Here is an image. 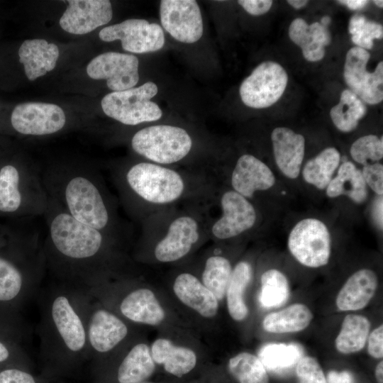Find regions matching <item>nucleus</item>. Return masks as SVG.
<instances>
[{
	"label": "nucleus",
	"instance_id": "obj_39",
	"mask_svg": "<svg viewBox=\"0 0 383 383\" xmlns=\"http://www.w3.org/2000/svg\"><path fill=\"white\" fill-rule=\"evenodd\" d=\"M348 30L353 43L366 50L372 48L374 39H382L383 36V27L381 24L368 20L360 13L351 17Z\"/></svg>",
	"mask_w": 383,
	"mask_h": 383
},
{
	"label": "nucleus",
	"instance_id": "obj_2",
	"mask_svg": "<svg viewBox=\"0 0 383 383\" xmlns=\"http://www.w3.org/2000/svg\"><path fill=\"white\" fill-rule=\"evenodd\" d=\"M38 294L43 359L49 365L60 368L88 360L84 318L87 290L56 282Z\"/></svg>",
	"mask_w": 383,
	"mask_h": 383
},
{
	"label": "nucleus",
	"instance_id": "obj_28",
	"mask_svg": "<svg viewBox=\"0 0 383 383\" xmlns=\"http://www.w3.org/2000/svg\"><path fill=\"white\" fill-rule=\"evenodd\" d=\"M289 36L301 48L304 58L309 62L322 60L325 55V47L331 43L327 27L318 22L309 25L300 18H295L289 25Z\"/></svg>",
	"mask_w": 383,
	"mask_h": 383
},
{
	"label": "nucleus",
	"instance_id": "obj_45",
	"mask_svg": "<svg viewBox=\"0 0 383 383\" xmlns=\"http://www.w3.org/2000/svg\"><path fill=\"white\" fill-rule=\"evenodd\" d=\"M238 3L252 16L266 13L272 6V1L270 0H239Z\"/></svg>",
	"mask_w": 383,
	"mask_h": 383
},
{
	"label": "nucleus",
	"instance_id": "obj_49",
	"mask_svg": "<svg viewBox=\"0 0 383 383\" xmlns=\"http://www.w3.org/2000/svg\"><path fill=\"white\" fill-rule=\"evenodd\" d=\"M375 377L377 383H383V362L380 361L375 368Z\"/></svg>",
	"mask_w": 383,
	"mask_h": 383
},
{
	"label": "nucleus",
	"instance_id": "obj_8",
	"mask_svg": "<svg viewBox=\"0 0 383 383\" xmlns=\"http://www.w3.org/2000/svg\"><path fill=\"white\" fill-rule=\"evenodd\" d=\"M134 152L155 164L180 161L190 152L192 140L182 128L157 125L138 131L132 138Z\"/></svg>",
	"mask_w": 383,
	"mask_h": 383
},
{
	"label": "nucleus",
	"instance_id": "obj_6",
	"mask_svg": "<svg viewBox=\"0 0 383 383\" xmlns=\"http://www.w3.org/2000/svg\"><path fill=\"white\" fill-rule=\"evenodd\" d=\"M48 196L42 178L33 170L22 173L13 165L0 169V211L16 213L24 210L30 216L44 214Z\"/></svg>",
	"mask_w": 383,
	"mask_h": 383
},
{
	"label": "nucleus",
	"instance_id": "obj_51",
	"mask_svg": "<svg viewBox=\"0 0 383 383\" xmlns=\"http://www.w3.org/2000/svg\"><path fill=\"white\" fill-rule=\"evenodd\" d=\"M331 23V18L328 16H323L321 20V24L325 27H327L328 25Z\"/></svg>",
	"mask_w": 383,
	"mask_h": 383
},
{
	"label": "nucleus",
	"instance_id": "obj_46",
	"mask_svg": "<svg viewBox=\"0 0 383 383\" xmlns=\"http://www.w3.org/2000/svg\"><path fill=\"white\" fill-rule=\"evenodd\" d=\"M326 378L327 383H353L354 381L353 374L347 370H331Z\"/></svg>",
	"mask_w": 383,
	"mask_h": 383
},
{
	"label": "nucleus",
	"instance_id": "obj_7",
	"mask_svg": "<svg viewBox=\"0 0 383 383\" xmlns=\"http://www.w3.org/2000/svg\"><path fill=\"white\" fill-rule=\"evenodd\" d=\"M128 189L142 200L154 204H167L179 199L185 189L179 173L155 163L139 162L124 176Z\"/></svg>",
	"mask_w": 383,
	"mask_h": 383
},
{
	"label": "nucleus",
	"instance_id": "obj_4",
	"mask_svg": "<svg viewBox=\"0 0 383 383\" xmlns=\"http://www.w3.org/2000/svg\"><path fill=\"white\" fill-rule=\"evenodd\" d=\"M42 181L48 196L72 217L108 235L112 216L95 173L57 169L44 173Z\"/></svg>",
	"mask_w": 383,
	"mask_h": 383
},
{
	"label": "nucleus",
	"instance_id": "obj_15",
	"mask_svg": "<svg viewBox=\"0 0 383 383\" xmlns=\"http://www.w3.org/2000/svg\"><path fill=\"white\" fill-rule=\"evenodd\" d=\"M139 62L136 56L116 52L102 53L87 67V74L94 79H106L113 91L133 88L138 82Z\"/></svg>",
	"mask_w": 383,
	"mask_h": 383
},
{
	"label": "nucleus",
	"instance_id": "obj_11",
	"mask_svg": "<svg viewBox=\"0 0 383 383\" xmlns=\"http://www.w3.org/2000/svg\"><path fill=\"white\" fill-rule=\"evenodd\" d=\"M288 82L284 69L273 61L257 65L242 82L239 92L242 101L253 109L275 104L284 94Z\"/></svg>",
	"mask_w": 383,
	"mask_h": 383
},
{
	"label": "nucleus",
	"instance_id": "obj_40",
	"mask_svg": "<svg viewBox=\"0 0 383 383\" xmlns=\"http://www.w3.org/2000/svg\"><path fill=\"white\" fill-rule=\"evenodd\" d=\"M350 153L353 160L363 166L379 162L383 157V139L370 134L357 139L351 145Z\"/></svg>",
	"mask_w": 383,
	"mask_h": 383
},
{
	"label": "nucleus",
	"instance_id": "obj_48",
	"mask_svg": "<svg viewBox=\"0 0 383 383\" xmlns=\"http://www.w3.org/2000/svg\"><path fill=\"white\" fill-rule=\"evenodd\" d=\"M10 357V350L7 345L0 341V362L6 361Z\"/></svg>",
	"mask_w": 383,
	"mask_h": 383
},
{
	"label": "nucleus",
	"instance_id": "obj_22",
	"mask_svg": "<svg viewBox=\"0 0 383 383\" xmlns=\"http://www.w3.org/2000/svg\"><path fill=\"white\" fill-rule=\"evenodd\" d=\"M150 353L156 366L176 377H182L197 366L199 355L192 345L179 343L167 335L156 338L150 344Z\"/></svg>",
	"mask_w": 383,
	"mask_h": 383
},
{
	"label": "nucleus",
	"instance_id": "obj_31",
	"mask_svg": "<svg viewBox=\"0 0 383 383\" xmlns=\"http://www.w3.org/2000/svg\"><path fill=\"white\" fill-rule=\"evenodd\" d=\"M312 319L313 313L309 308L296 303L266 315L262 321V327L272 333H294L306 328Z\"/></svg>",
	"mask_w": 383,
	"mask_h": 383
},
{
	"label": "nucleus",
	"instance_id": "obj_35",
	"mask_svg": "<svg viewBox=\"0 0 383 383\" xmlns=\"http://www.w3.org/2000/svg\"><path fill=\"white\" fill-rule=\"evenodd\" d=\"M301 355V348L296 344L268 343L262 347L257 357L266 370L284 373L296 365Z\"/></svg>",
	"mask_w": 383,
	"mask_h": 383
},
{
	"label": "nucleus",
	"instance_id": "obj_14",
	"mask_svg": "<svg viewBox=\"0 0 383 383\" xmlns=\"http://www.w3.org/2000/svg\"><path fill=\"white\" fill-rule=\"evenodd\" d=\"M160 16L164 29L179 42L193 43L202 36L201 13L194 0L161 1Z\"/></svg>",
	"mask_w": 383,
	"mask_h": 383
},
{
	"label": "nucleus",
	"instance_id": "obj_13",
	"mask_svg": "<svg viewBox=\"0 0 383 383\" xmlns=\"http://www.w3.org/2000/svg\"><path fill=\"white\" fill-rule=\"evenodd\" d=\"M370 54L357 46L350 48L345 57L344 79L350 90L362 101L377 104L383 99V62L372 72L366 70Z\"/></svg>",
	"mask_w": 383,
	"mask_h": 383
},
{
	"label": "nucleus",
	"instance_id": "obj_18",
	"mask_svg": "<svg viewBox=\"0 0 383 383\" xmlns=\"http://www.w3.org/2000/svg\"><path fill=\"white\" fill-rule=\"evenodd\" d=\"M222 216L211 228L213 235L226 240L240 235L252 228L256 221V211L248 199L233 190L224 192L221 199Z\"/></svg>",
	"mask_w": 383,
	"mask_h": 383
},
{
	"label": "nucleus",
	"instance_id": "obj_3",
	"mask_svg": "<svg viewBox=\"0 0 383 383\" xmlns=\"http://www.w3.org/2000/svg\"><path fill=\"white\" fill-rule=\"evenodd\" d=\"M87 290L106 307L135 326L161 328L173 333L189 328L162 295L148 285L123 277Z\"/></svg>",
	"mask_w": 383,
	"mask_h": 383
},
{
	"label": "nucleus",
	"instance_id": "obj_19",
	"mask_svg": "<svg viewBox=\"0 0 383 383\" xmlns=\"http://www.w3.org/2000/svg\"><path fill=\"white\" fill-rule=\"evenodd\" d=\"M199 238V224L195 218L179 216L172 221L164 238L155 246L154 257L161 263L180 260L192 251Z\"/></svg>",
	"mask_w": 383,
	"mask_h": 383
},
{
	"label": "nucleus",
	"instance_id": "obj_5",
	"mask_svg": "<svg viewBox=\"0 0 383 383\" xmlns=\"http://www.w3.org/2000/svg\"><path fill=\"white\" fill-rule=\"evenodd\" d=\"M84 318L88 360L91 358L99 362L109 361L137 337L136 326L106 307L89 292Z\"/></svg>",
	"mask_w": 383,
	"mask_h": 383
},
{
	"label": "nucleus",
	"instance_id": "obj_50",
	"mask_svg": "<svg viewBox=\"0 0 383 383\" xmlns=\"http://www.w3.org/2000/svg\"><path fill=\"white\" fill-rule=\"evenodd\" d=\"M287 3L290 4L292 6H293L295 9H301L304 6H305L308 1L306 0H289L287 1Z\"/></svg>",
	"mask_w": 383,
	"mask_h": 383
},
{
	"label": "nucleus",
	"instance_id": "obj_29",
	"mask_svg": "<svg viewBox=\"0 0 383 383\" xmlns=\"http://www.w3.org/2000/svg\"><path fill=\"white\" fill-rule=\"evenodd\" d=\"M252 277V268L249 262L241 260L233 267L225 299L228 314L235 321L241 322L249 315L245 296Z\"/></svg>",
	"mask_w": 383,
	"mask_h": 383
},
{
	"label": "nucleus",
	"instance_id": "obj_53",
	"mask_svg": "<svg viewBox=\"0 0 383 383\" xmlns=\"http://www.w3.org/2000/svg\"><path fill=\"white\" fill-rule=\"evenodd\" d=\"M138 383H156V382H147V381H145V382H138Z\"/></svg>",
	"mask_w": 383,
	"mask_h": 383
},
{
	"label": "nucleus",
	"instance_id": "obj_36",
	"mask_svg": "<svg viewBox=\"0 0 383 383\" xmlns=\"http://www.w3.org/2000/svg\"><path fill=\"white\" fill-rule=\"evenodd\" d=\"M232 270L230 260L224 256L211 255L205 261L200 279L220 302L225 299Z\"/></svg>",
	"mask_w": 383,
	"mask_h": 383
},
{
	"label": "nucleus",
	"instance_id": "obj_9",
	"mask_svg": "<svg viewBox=\"0 0 383 383\" xmlns=\"http://www.w3.org/2000/svg\"><path fill=\"white\" fill-rule=\"evenodd\" d=\"M158 91L157 85L148 82L143 85L121 91H112L101 99L104 113L110 118L128 126L159 120L162 112L151 101Z\"/></svg>",
	"mask_w": 383,
	"mask_h": 383
},
{
	"label": "nucleus",
	"instance_id": "obj_43",
	"mask_svg": "<svg viewBox=\"0 0 383 383\" xmlns=\"http://www.w3.org/2000/svg\"><path fill=\"white\" fill-rule=\"evenodd\" d=\"M0 383H38V381L26 370L10 368L0 372Z\"/></svg>",
	"mask_w": 383,
	"mask_h": 383
},
{
	"label": "nucleus",
	"instance_id": "obj_23",
	"mask_svg": "<svg viewBox=\"0 0 383 383\" xmlns=\"http://www.w3.org/2000/svg\"><path fill=\"white\" fill-rule=\"evenodd\" d=\"M118 360L116 371L117 383H138L148 380L156 370L150 344L136 337L110 360Z\"/></svg>",
	"mask_w": 383,
	"mask_h": 383
},
{
	"label": "nucleus",
	"instance_id": "obj_42",
	"mask_svg": "<svg viewBox=\"0 0 383 383\" xmlns=\"http://www.w3.org/2000/svg\"><path fill=\"white\" fill-rule=\"evenodd\" d=\"M367 184L377 195L383 194V165L379 162L367 164L361 170Z\"/></svg>",
	"mask_w": 383,
	"mask_h": 383
},
{
	"label": "nucleus",
	"instance_id": "obj_27",
	"mask_svg": "<svg viewBox=\"0 0 383 383\" xmlns=\"http://www.w3.org/2000/svg\"><path fill=\"white\" fill-rule=\"evenodd\" d=\"M58 47L44 39L25 40L18 49L19 61L30 81L52 71L59 57Z\"/></svg>",
	"mask_w": 383,
	"mask_h": 383
},
{
	"label": "nucleus",
	"instance_id": "obj_26",
	"mask_svg": "<svg viewBox=\"0 0 383 383\" xmlns=\"http://www.w3.org/2000/svg\"><path fill=\"white\" fill-rule=\"evenodd\" d=\"M378 285L376 273L370 269H361L349 277L340 289L335 300L342 311H357L365 308L375 294Z\"/></svg>",
	"mask_w": 383,
	"mask_h": 383
},
{
	"label": "nucleus",
	"instance_id": "obj_34",
	"mask_svg": "<svg viewBox=\"0 0 383 383\" xmlns=\"http://www.w3.org/2000/svg\"><path fill=\"white\" fill-rule=\"evenodd\" d=\"M367 108L363 101L351 90L346 89L340 94V101L330 111L335 126L343 133L354 131L364 117Z\"/></svg>",
	"mask_w": 383,
	"mask_h": 383
},
{
	"label": "nucleus",
	"instance_id": "obj_33",
	"mask_svg": "<svg viewBox=\"0 0 383 383\" xmlns=\"http://www.w3.org/2000/svg\"><path fill=\"white\" fill-rule=\"evenodd\" d=\"M370 330V322L364 316L350 313L345 316L335 340L337 350L343 354L360 351L365 345Z\"/></svg>",
	"mask_w": 383,
	"mask_h": 383
},
{
	"label": "nucleus",
	"instance_id": "obj_20",
	"mask_svg": "<svg viewBox=\"0 0 383 383\" xmlns=\"http://www.w3.org/2000/svg\"><path fill=\"white\" fill-rule=\"evenodd\" d=\"M60 19V27L66 32L83 35L107 24L113 11L108 0H70Z\"/></svg>",
	"mask_w": 383,
	"mask_h": 383
},
{
	"label": "nucleus",
	"instance_id": "obj_24",
	"mask_svg": "<svg viewBox=\"0 0 383 383\" xmlns=\"http://www.w3.org/2000/svg\"><path fill=\"white\" fill-rule=\"evenodd\" d=\"M231 182L233 191L248 199L256 192L272 187L275 177L265 163L252 155L245 154L237 160Z\"/></svg>",
	"mask_w": 383,
	"mask_h": 383
},
{
	"label": "nucleus",
	"instance_id": "obj_25",
	"mask_svg": "<svg viewBox=\"0 0 383 383\" xmlns=\"http://www.w3.org/2000/svg\"><path fill=\"white\" fill-rule=\"evenodd\" d=\"M275 162L287 178L295 179L299 174L305 153V138L287 127H277L271 134Z\"/></svg>",
	"mask_w": 383,
	"mask_h": 383
},
{
	"label": "nucleus",
	"instance_id": "obj_47",
	"mask_svg": "<svg viewBox=\"0 0 383 383\" xmlns=\"http://www.w3.org/2000/svg\"><path fill=\"white\" fill-rule=\"evenodd\" d=\"M339 2L345 5L351 10H358L364 8L368 3L367 0H341Z\"/></svg>",
	"mask_w": 383,
	"mask_h": 383
},
{
	"label": "nucleus",
	"instance_id": "obj_44",
	"mask_svg": "<svg viewBox=\"0 0 383 383\" xmlns=\"http://www.w3.org/2000/svg\"><path fill=\"white\" fill-rule=\"evenodd\" d=\"M367 353L376 359L383 357V325L381 324L368 335Z\"/></svg>",
	"mask_w": 383,
	"mask_h": 383
},
{
	"label": "nucleus",
	"instance_id": "obj_12",
	"mask_svg": "<svg viewBox=\"0 0 383 383\" xmlns=\"http://www.w3.org/2000/svg\"><path fill=\"white\" fill-rule=\"evenodd\" d=\"M104 42L120 40L123 50L133 53H146L160 50L165 35L160 26L144 19H127L106 26L99 33Z\"/></svg>",
	"mask_w": 383,
	"mask_h": 383
},
{
	"label": "nucleus",
	"instance_id": "obj_30",
	"mask_svg": "<svg viewBox=\"0 0 383 383\" xmlns=\"http://www.w3.org/2000/svg\"><path fill=\"white\" fill-rule=\"evenodd\" d=\"M326 193L329 198L346 196L358 204L365 203L368 198L367 186L361 170L350 161L343 162L338 167L337 174L328 184Z\"/></svg>",
	"mask_w": 383,
	"mask_h": 383
},
{
	"label": "nucleus",
	"instance_id": "obj_32",
	"mask_svg": "<svg viewBox=\"0 0 383 383\" xmlns=\"http://www.w3.org/2000/svg\"><path fill=\"white\" fill-rule=\"evenodd\" d=\"M340 160V154L336 148H325L305 164L302 170L304 181L320 190L326 189Z\"/></svg>",
	"mask_w": 383,
	"mask_h": 383
},
{
	"label": "nucleus",
	"instance_id": "obj_17",
	"mask_svg": "<svg viewBox=\"0 0 383 383\" xmlns=\"http://www.w3.org/2000/svg\"><path fill=\"white\" fill-rule=\"evenodd\" d=\"M172 292L178 303L196 318L209 321L217 316L220 301L194 274H178L172 282Z\"/></svg>",
	"mask_w": 383,
	"mask_h": 383
},
{
	"label": "nucleus",
	"instance_id": "obj_37",
	"mask_svg": "<svg viewBox=\"0 0 383 383\" xmlns=\"http://www.w3.org/2000/svg\"><path fill=\"white\" fill-rule=\"evenodd\" d=\"M228 370L238 383H269V376L262 362L249 352H240L231 357Z\"/></svg>",
	"mask_w": 383,
	"mask_h": 383
},
{
	"label": "nucleus",
	"instance_id": "obj_41",
	"mask_svg": "<svg viewBox=\"0 0 383 383\" xmlns=\"http://www.w3.org/2000/svg\"><path fill=\"white\" fill-rule=\"evenodd\" d=\"M298 383H327L318 360L311 356H302L296 365Z\"/></svg>",
	"mask_w": 383,
	"mask_h": 383
},
{
	"label": "nucleus",
	"instance_id": "obj_21",
	"mask_svg": "<svg viewBox=\"0 0 383 383\" xmlns=\"http://www.w3.org/2000/svg\"><path fill=\"white\" fill-rule=\"evenodd\" d=\"M45 270V263L21 268L0 257V301L37 294Z\"/></svg>",
	"mask_w": 383,
	"mask_h": 383
},
{
	"label": "nucleus",
	"instance_id": "obj_10",
	"mask_svg": "<svg viewBox=\"0 0 383 383\" xmlns=\"http://www.w3.org/2000/svg\"><path fill=\"white\" fill-rule=\"evenodd\" d=\"M287 245L292 256L302 265L318 268L328 264L331 252V234L319 219L299 221L291 230Z\"/></svg>",
	"mask_w": 383,
	"mask_h": 383
},
{
	"label": "nucleus",
	"instance_id": "obj_1",
	"mask_svg": "<svg viewBox=\"0 0 383 383\" xmlns=\"http://www.w3.org/2000/svg\"><path fill=\"white\" fill-rule=\"evenodd\" d=\"M43 244L46 270L56 282L89 289L117 279L109 235L72 217L48 196Z\"/></svg>",
	"mask_w": 383,
	"mask_h": 383
},
{
	"label": "nucleus",
	"instance_id": "obj_16",
	"mask_svg": "<svg viewBox=\"0 0 383 383\" xmlns=\"http://www.w3.org/2000/svg\"><path fill=\"white\" fill-rule=\"evenodd\" d=\"M11 123L18 133L45 135L62 130L66 123L63 110L57 105L42 102L18 104L11 116Z\"/></svg>",
	"mask_w": 383,
	"mask_h": 383
},
{
	"label": "nucleus",
	"instance_id": "obj_38",
	"mask_svg": "<svg viewBox=\"0 0 383 383\" xmlns=\"http://www.w3.org/2000/svg\"><path fill=\"white\" fill-rule=\"evenodd\" d=\"M259 301L265 308H276L284 304L289 298V285L286 276L279 270L270 269L260 277Z\"/></svg>",
	"mask_w": 383,
	"mask_h": 383
},
{
	"label": "nucleus",
	"instance_id": "obj_52",
	"mask_svg": "<svg viewBox=\"0 0 383 383\" xmlns=\"http://www.w3.org/2000/svg\"><path fill=\"white\" fill-rule=\"evenodd\" d=\"M375 5H377L379 8L383 7V1L382 0H374L373 1Z\"/></svg>",
	"mask_w": 383,
	"mask_h": 383
}]
</instances>
